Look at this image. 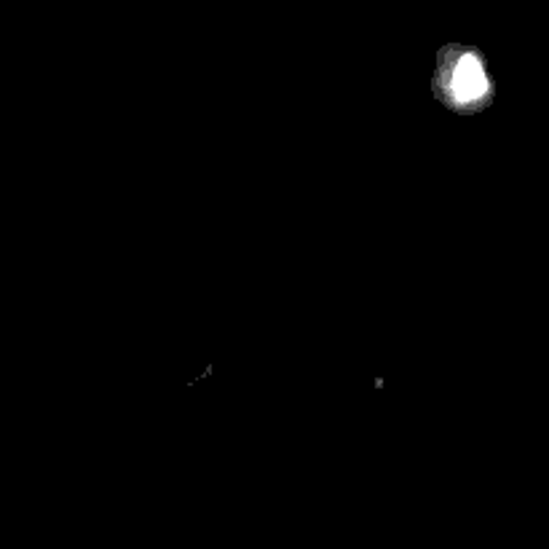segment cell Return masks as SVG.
<instances>
[{
  "label": "cell",
  "mask_w": 549,
  "mask_h": 549,
  "mask_svg": "<svg viewBox=\"0 0 549 549\" xmlns=\"http://www.w3.org/2000/svg\"><path fill=\"white\" fill-rule=\"evenodd\" d=\"M442 89H445V100L456 107L483 100L488 94V78L480 60L471 54H461L458 60H450L442 67Z\"/></svg>",
  "instance_id": "1"
}]
</instances>
